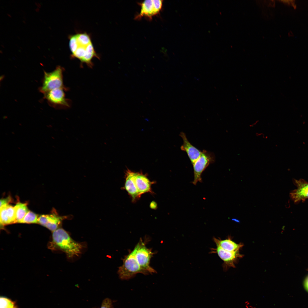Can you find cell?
Segmentation results:
<instances>
[{
    "mask_svg": "<svg viewBox=\"0 0 308 308\" xmlns=\"http://www.w3.org/2000/svg\"><path fill=\"white\" fill-rule=\"evenodd\" d=\"M69 47L71 57L78 59L82 64H86L89 67L93 66L92 60L99 58L92 44L90 36L86 33H80L69 37Z\"/></svg>",
    "mask_w": 308,
    "mask_h": 308,
    "instance_id": "1",
    "label": "cell"
},
{
    "mask_svg": "<svg viewBox=\"0 0 308 308\" xmlns=\"http://www.w3.org/2000/svg\"><path fill=\"white\" fill-rule=\"evenodd\" d=\"M52 239L54 244L65 252L69 258L78 256L81 252L82 245L73 240L62 228L53 232Z\"/></svg>",
    "mask_w": 308,
    "mask_h": 308,
    "instance_id": "2",
    "label": "cell"
},
{
    "mask_svg": "<svg viewBox=\"0 0 308 308\" xmlns=\"http://www.w3.org/2000/svg\"><path fill=\"white\" fill-rule=\"evenodd\" d=\"M64 68L58 66L53 71L47 72L44 71L42 85L39 91L43 94L50 90L60 88H66L63 81Z\"/></svg>",
    "mask_w": 308,
    "mask_h": 308,
    "instance_id": "3",
    "label": "cell"
},
{
    "mask_svg": "<svg viewBox=\"0 0 308 308\" xmlns=\"http://www.w3.org/2000/svg\"><path fill=\"white\" fill-rule=\"evenodd\" d=\"M135 248L123 260V264L119 268L118 273L122 279H130L136 274L140 273L145 275L141 269L136 258Z\"/></svg>",
    "mask_w": 308,
    "mask_h": 308,
    "instance_id": "4",
    "label": "cell"
},
{
    "mask_svg": "<svg viewBox=\"0 0 308 308\" xmlns=\"http://www.w3.org/2000/svg\"><path fill=\"white\" fill-rule=\"evenodd\" d=\"M134 248L136 258L145 275L156 273V271L150 266V260L153 254L151 250L146 247L142 239L140 240Z\"/></svg>",
    "mask_w": 308,
    "mask_h": 308,
    "instance_id": "5",
    "label": "cell"
},
{
    "mask_svg": "<svg viewBox=\"0 0 308 308\" xmlns=\"http://www.w3.org/2000/svg\"><path fill=\"white\" fill-rule=\"evenodd\" d=\"M215 161L214 153L203 150L199 158L192 164L194 171V179L192 183L196 185L198 182L201 183L202 173L211 163Z\"/></svg>",
    "mask_w": 308,
    "mask_h": 308,
    "instance_id": "6",
    "label": "cell"
},
{
    "mask_svg": "<svg viewBox=\"0 0 308 308\" xmlns=\"http://www.w3.org/2000/svg\"><path fill=\"white\" fill-rule=\"evenodd\" d=\"M66 88L54 89L44 94V98L50 106L56 109H66L70 106V101L66 98Z\"/></svg>",
    "mask_w": 308,
    "mask_h": 308,
    "instance_id": "7",
    "label": "cell"
},
{
    "mask_svg": "<svg viewBox=\"0 0 308 308\" xmlns=\"http://www.w3.org/2000/svg\"><path fill=\"white\" fill-rule=\"evenodd\" d=\"M163 1L160 0H145L139 3L141 7L139 13L136 15L135 19H139L143 17L150 19L159 14L163 5Z\"/></svg>",
    "mask_w": 308,
    "mask_h": 308,
    "instance_id": "8",
    "label": "cell"
},
{
    "mask_svg": "<svg viewBox=\"0 0 308 308\" xmlns=\"http://www.w3.org/2000/svg\"><path fill=\"white\" fill-rule=\"evenodd\" d=\"M52 212L50 214L39 216L38 224L53 232L58 229L62 221L67 218L68 216H60L55 210Z\"/></svg>",
    "mask_w": 308,
    "mask_h": 308,
    "instance_id": "9",
    "label": "cell"
},
{
    "mask_svg": "<svg viewBox=\"0 0 308 308\" xmlns=\"http://www.w3.org/2000/svg\"><path fill=\"white\" fill-rule=\"evenodd\" d=\"M213 251L217 254L224 262V266L226 269L228 267H235V264L238 259L242 258L243 256L239 251L232 252L225 250L218 246L214 249Z\"/></svg>",
    "mask_w": 308,
    "mask_h": 308,
    "instance_id": "10",
    "label": "cell"
},
{
    "mask_svg": "<svg viewBox=\"0 0 308 308\" xmlns=\"http://www.w3.org/2000/svg\"><path fill=\"white\" fill-rule=\"evenodd\" d=\"M294 181L297 188L290 193L291 198L295 203L305 200L308 198V182L302 179Z\"/></svg>",
    "mask_w": 308,
    "mask_h": 308,
    "instance_id": "11",
    "label": "cell"
},
{
    "mask_svg": "<svg viewBox=\"0 0 308 308\" xmlns=\"http://www.w3.org/2000/svg\"><path fill=\"white\" fill-rule=\"evenodd\" d=\"M135 172L128 169L125 174V182L123 187L131 197L133 201H135L140 196L137 188L135 181Z\"/></svg>",
    "mask_w": 308,
    "mask_h": 308,
    "instance_id": "12",
    "label": "cell"
},
{
    "mask_svg": "<svg viewBox=\"0 0 308 308\" xmlns=\"http://www.w3.org/2000/svg\"><path fill=\"white\" fill-rule=\"evenodd\" d=\"M180 136L183 141V144L180 147L181 149L187 153L192 164L200 156L202 151L195 147L190 143L184 133L181 132Z\"/></svg>",
    "mask_w": 308,
    "mask_h": 308,
    "instance_id": "13",
    "label": "cell"
},
{
    "mask_svg": "<svg viewBox=\"0 0 308 308\" xmlns=\"http://www.w3.org/2000/svg\"><path fill=\"white\" fill-rule=\"evenodd\" d=\"M135 181L140 196L142 194L145 193H153L151 186L153 182H151L146 175L141 173L135 172Z\"/></svg>",
    "mask_w": 308,
    "mask_h": 308,
    "instance_id": "14",
    "label": "cell"
},
{
    "mask_svg": "<svg viewBox=\"0 0 308 308\" xmlns=\"http://www.w3.org/2000/svg\"><path fill=\"white\" fill-rule=\"evenodd\" d=\"M0 222L2 226L16 223L14 206L8 204L0 208Z\"/></svg>",
    "mask_w": 308,
    "mask_h": 308,
    "instance_id": "15",
    "label": "cell"
},
{
    "mask_svg": "<svg viewBox=\"0 0 308 308\" xmlns=\"http://www.w3.org/2000/svg\"><path fill=\"white\" fill-rule=\"evenodd\" d=\"M214 241L216 246L229 251L235 252L239 251L240 249L243 246L242 244H237L232 241L230 237L228 239L222 240L214 238Z\"/></svg>",
    "mask_w": 308,
    "mask_h": 308,
    "instance_id": "16",
    "label": "cell"
},
{
    "mask_svg": "<svg viewBox=\"0 0 308 308\" xmlns=\"http://www.w3.org/2000/svg\"><path fill=\"white\" fill-rule=\"evenodd\" d=\"M14 207L15 212L16 223H19L29 210L27 207V203L18 202Z\"/></svg>",
    "mask_w": 308,
    "mask_h": 308,
    "instance_id": "17",
    "label": "cell"
},
{
    "mask_svg": "<svg viewBox=\"0 0 308 308\" xmlns=\"http://www.w3.org/2000/svg\"><path fill=\"white\" fill-rule=\"evenodd\" d=\"M39 216L35 213L29 210L19 223L38 224Z\"/></svg>",
    "mask_w": 308,
    "mask_h": 308,
    "instance_id": "18",
    "label": "cell"
},
{
    "mask_svg": "<svg viewBox=\"0 0 308 308\" xmlns=\"http://www.w3.org/2000/svg\"><path fill=\"white\" fill-rule=\"evenodd\" d=\"M0 308H18L16 301L7 297H0Z\"/></svg>",
    "mask_w": 308,
    "mask_h": 308,
    "instance_id": "19",
    "label": "cell"
},
{
    "mask_svg": "<svg viewBox=\"0 0 308 308\" xmlns=\"http://www.w3.org/2000/svg\"><path fill=\"white\" fill-rule=\"evenodd\" d=\"M12 201V198L10 196H9L7 197L1 198L0 200V208L5 205L9 204V203L11 202Z\"/></svg>",
    "mask_w": 308,
    "mask_h": 308,
    "instance_id": "20",
    "label": "cell"
},
{
    "mask_svg": "<svg viewBox=\"0 0 308 308\" xmlns=\"http://www.w3.org/2000/svg\"><path fill=\"white\" fill-rule=\"evenodd\" d=\"M112 301L108 298H106L103 301L100 308H111L112 307Z\"/></svg>",
    "mask_w": 308,
    "mask_h": 308,
    "instance_id": "21",
    "label": "cell"
},
{
    "mask_svg": "<svg viewBox=\"0 0 308 308\" xmlns=\"http://www.w3.org/2000/svg\"><path fill=\"white\" fill-rule=\"evenodd\" d=\"M280 1L282 2L285 4H286L288 5H292V3L294 2L295 1L293 0H281Z\"/></svg>",
    "mask_w": 308,
    "mask_h": 308,
    "instance_id": "22",
    "label": "cell"
},
{
    "mask_svg": "<svg viewBox=\"0 0 308 308\" xmlns=\"http://www.w3.org/2000/svg\"><path fill=\"white\" fill-rule=\"evenodd\" d=\"M156 204L154 202H152L150 204V207L153 209H155L157 207Z\"/></svg>",
    "mask_w": 308,
    "mask_h": 308,
    "instance_id": "23",
    "label": "cell"
},
{
    "mask_svg": "<svg viewBox=\"0 0 308 308\" xmlns=\"http://www.w3.org/2000/svg\"><path fill=\"white\" fill-rule=\"evenodd\" d=\"M305 285L306 289L308 290V277L306 278L305 281Z\"/></svg>",
    "mask_w": 308,
    "mask_h": 308,
    "instance_id": "24",
    "label": "cell"
},
{
    "mask_svg": "<svg viewBox=\"0 0 308 308\" xmlns=\"http://www.w3.org/2000/svg\"><path fill=\"white\" fill-rule=\"evenodd\" d=\"M232 220H233V221H235L236 222H239V221L238 220V219H236L233 218V219H232Z\"/></svg>",
    "mask_w": 308,
    "mask_h": 308,
    "instance_id": "25",
    "label": "cell"
}]
</instances>
